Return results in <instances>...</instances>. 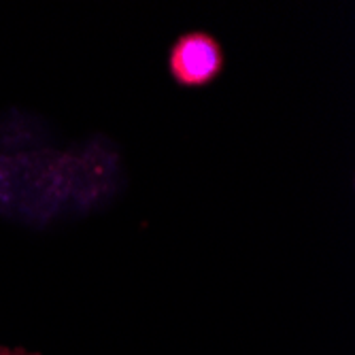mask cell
Instances as JSON below:
<instances>
[{"label": "cell", "instance_id": "cell-2", "mask_svg": "<svg viewBox=\"0 0 355 355\" xmlns=\"http://www.w3.org/2000/svg\"><path fill=\"white\" fill-rule=\"evenodd\" d=\"M0 355H39V353H30L26 349H9V347H0Z\"/></svg>", "mask_w": 355, "mask_h": 355}, {"label": "cell", "instance_id": "cell-1", "mask_svg": "<svg viewBox=\"0 0 355 355\" xmlns=\"http://www.w3.org/2000/svg\"><path fill=\"white\" fill-rule=\"evenodd\" d=\"M225 69L221 43L205 30L177 37L168 49V73L181 87H205Z\"/></svg>", "mask_w": 355, "mask_h": 355}]
</instances>
